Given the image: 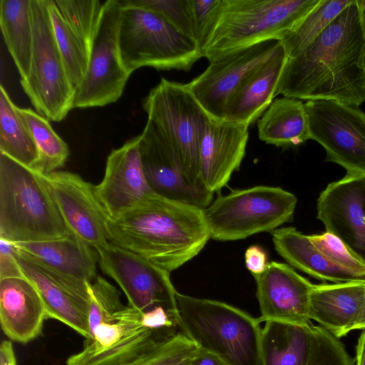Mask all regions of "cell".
<instances>
[{
  "instance_id": "6da1fadb",
  "label": "cell",
  "mask_w": 365,
  "mask_h": 365,
  "mask_svg": "<svg viewBox=\"0 0 365 365\" xmlns=\"http://www.w3.org/2000/svg\"><path fill=\"white\" fill-rule=\"evenodd\" d=\"M279 94L356 107L365 101V36L356 0L302 52L287 58Z\"/></svg>"
},
{
  "instance_id": "3957f363",
  "label": "cell",
  "mask_w": 365,
  "mask_h": 365,
  "mask_svg": "<svg viewBox=\"0 0 365 365\" xmlns=\"http://www.w3.org/2000/svg\"><path fill=\"white\" fill-rule=\"evenodd\" d=\"M71 234L43 176L0 153V238L16 244Z\"/></svg>"
},
{
  "instance_id": "d590c367",
  "label": "cell",
  "mask_w": 365,
  "mask_h": 365,
  "mask_svg": "<svg viewBox=\"0 0 365 365\" xmlns=\"http://www.w3.org/2000/svg\"><path fill=\"white\" fill-rule=\"evenodd\" d=\"M197 346L181 331L121 365H178L190 357Z\"/></svg>"
},
{
  "instance_id": "7402d4cb",
  "label": "cell",
  "mask_w": 365,
  "mask_h": 365,
  "mask_svg": "<svg viewBox=\"0 0 365 365\" xmlns=\"http://www.w3.org/2000/svg\"><path fill=\"white\" fill-rule=\"evenodd\" d=\"M48 319L42 298L25 277L0 279V322L12 341L26 344L41 332Z\"/></svg>"
},
{
  "instance_id": "7bdbcfd3",
  "label": "cell",
  "mask_w": 365,
  "mask_h": 365,
  "mask_svg": "<svg viewBox=\"0 0 365 365\" xmlns=\"http://www.w3.org/2000/svg\"><path fill=\"white\" fill-rule=\"evenodd\" d=\"M190 365H226L212 354L198 349L190 357Z\"/></svg>"
},
{
  "instance_id": "ab89813d",
  "label": "cell",
  "mask_w": 365,
  "mask_h": 365,
  "mask_svg": "<svg viewBox=\"0 0 365 365\" xmlns=\"http://www.w3.org/2000/svg\"><path fill=\"white\" fill-rule=\"evenodd\" d=\"M195 40L202 52L218 21L222 0H190Z\"/></svg>"
},
{
  "instance_id": "ac0fdd59",
  "label": "cell",
  "mask_w": 365,
  "mask_h": 365,
  "mask_svg": "<svg viewBox=\"0 0 365 365\" xmlns=\"http://www.w3.org/2000/svg\"><path fill=\"white\" fill-rule=\"evenodd\" d=\"M317 213L326 232L365 260V175L346 174L329 183L319 195Z\"/></svg>"
},
{
  "instance_id": "5bb4252c",
  "label": "cell",
  "mask_w": 365,
  "mask_h": 365,
  "mask_svg": "<svg viewBox=\"0 0 365 365\" xmlns=\"http://www.w3.org/2000/svg\"><path fill=\"white\" fill-rule=\"evenodd\" d=\"M96 251L101 269L120 287L128 305L142 312L163 307L178 314L169 272L111 242Z\"/></svg>"
},
{
  "instance_id": "7a4b0ae2",
  "label": "cell",
  "mask_w": 365,
  "mask_h": 365,
  "mask_svg": "<svg viewBox=\"0 0 365 365\" xmlns=\"http://www.w3.org/2000/svg\"><path fill=\"white\" fill-rule=\"evenodd\" d=\"M109 242L170 273L196 257L210 238L203 209L157 193L106 225Z\"/></svg>"
},
{
  "instance_id": "f546056e",
  "label": "cell",
  "mask_w": 365,
  "mask_h": 365,
  "mask_svg": "<svg viewBox=\"0 0 365 365\" xmlns=\"http://www.w3.org/2000/svg\"><path fill=\"white\" fill-rule=\"evenodd\" d=\"M0 153L33 169L38 159L34 138L2 85L0 87Z\"/></svg>"
},
{
  "instance_id": "1f68e13d",
  "label": "cell",
  "mask_w": 365,
  "mask_h": 365,
  "mask_svg": "<svg viewBox=\"0 0 365 365\" xmlns=\"http://www.w3.org/2000/svg\"><path fill=\"white\" fill-rule=\"evenodd\" d=\"M354 0H320L281 40L288 58L307 48Z\"/></svg>"
},
{
  "instance_id": "5b68a950",
  "label": "cell",
  "mask_w": 365,
  "mask_h": 365,
  "mask_svg": "<svg viewBox=\"0 0 365 365\" xmlns=\"http://www.w3.org/2000/svg\"><path fill=\"white\" fill-rule=\"evenodd\" d=\"M320 0H222L202 56L209 61L270 40L280 41Z\"/></svg>"
},
{
  "instance_id": "7dc6e473",
  "label": "cell",
  "mask_w": 365,
  "mask_h": 365,
  "mask_svg": "<svg viewBox=\"0 0 365 365\" xmlns=\"http://www.w3.org/2000/svg\"><path fill=\"white\" fill-rule=\"evenodd\" d=\"M363 31L365 36V0H356Z\"/></svg>"
},
{
  "instance_id": "9a60e30c",
  "label": "cell",
  "mask_w": 365,
  "mask_h": 365,
  "mask_svg": "<svg viewBox=\"0 0 365 365\" xmlns=\"http://www.w3.org/2000/svg\"><path fill=\"white\" fill-rule=\"evenodd\" d=\"M140 153L147 180L155 193L202 209L212 202L214 193L187 178L172 145L150 119L140 134Z\"/></svg>"
},
{
  "instance_id": "277c9868",
  "label": "cell",
  "mask_w": 365,
  "mask_h": 365,
  "mask_svg": "<svg viewBox=\"0 0 365 365\" xmlns=\"http://www.w3.org/2000/svg\"><path fill=\"white\" fill-rule=\"evenodd\" d=\"M179 328L226 365H262L258 318L227 303L177 292Z\"/></svg>"
},
{
  "instance_id": "b9f144b4",
  "label": "cell",
  "mask_w": 365,
  "mask_h": 365,
  "mask_svg": "<svg viewBox=\"0 0 365 365\" xmlns=\"http://www.w3.org/2000/svg\"><path fill=\"white\" fill-rule=\"evenodd\" d=\"M245 261L247 269L253 276L262 274L269 264L265 250L257 245H251L246 250Z\"/></svg>"
},
{
  "instance_id": "8fae6325",
  "label": "cell",
  "mask_w": 365,
  "mask_h": 365,
  "mask_svg": "<svg viewBox=\"0 0 365 365\" xmlns=\"http://www.w3.org/2000/svg\"><path fill=\"white\" fill-rule=\"evenodd\" d=\"M304 106L308 138L323 147L325 161L346 174L365 175V113L336 101L310 100Z\"/></svg>"
},
{
  "instance_id": "e0dca14e",
  "label": "cell",
  "mask_w": 365,
  "mask_h": 365,
  "mask_svg": "<svg viewBox=\"0 0 365 365\" xmlns=\"http://www.w3.org/2000/svg\"><path fill=\"white\" fill-rule=\"evenodd\" d=\"M97 195L110 218L138 207L155 192L147 180L140 153V135L113 149L104 176L96 185Z\"/></svg>"
},
{
  "instance_id": "f6af8a7d",
  "label": "cell",
  "mask_w": 365,
  "mask_h": 365,
  "mask_svg": "<svg viewBox=\"0 0 365 365\" xmlns=\"http://www.w3.org/2000/svg\"><path fill=\"white\" fill-rule=\"evenodd\" d=\"M356 365H365V331H364L357 342L356 349Z\"/></svg>"
},
{
  "instance_id": "836d02e7",
  "label": "cell",
  "mask_w": 365,
  "mask_h": 365,
  "mask_svg": "<svg viewBox=\"0 0 365 365\" xmlns=\"http://www.w3.org/2000/svg\"><path fill=\"white\" fill-rule=\"evenodd\" d=\"M61 17L88 48L98 29L104 1L53 0Z\"/></svg>"
},
{
  "instance_id": "ffe728a7",
  "label": "cell",
  "mask_w": 365,
  "mask_h": 365,
  "mask_svg": "<svg viewBox=\"0 0 365 365\" xmlns=\"http://www.w3.org/2000/svg\"><path fill=\"white\" fill-rule=\"evenodd\" d=\"M259 306L260 322L275 321L297 325L313 324L309 317V297L314 287L289 265L269 262L265 270L253 276Z\"/></svg>"
},
{
  "instance_id": "f35d334b",
  "label": "cell",
  "mask_w": 365,
  "mask_h": 365,
  "mask_svg": "<svg viewBox=\"0 0 365 365\" xmlns=\"http://www.w3.org/2000/svg\"><path fill=\"white\" fill-rule=\"evenodd\" d=\"M307 365H354L339 338L321 326H313L311 356Z\"/></svg>"
},
{
  "instance_id": "60d3db41",
  "label": "cell",
  "mask_w": 365,
  "mask_h": 365,
  "mask_svg": "<svg viewBox=\"0 0 365 365\" xmlns=\"http://www.w3.org/2000/svg\"><path fill=\"white\" fill-rule=\"evenodd\" d=\"M22 277L14 244L0 238V279Z\"/></svg>"
},
{
  "instance_id": "44dd1931",
  "label": "cell",
  "mask_w": 365,
  "mask_h": 365,
  "mask_svg": "<svg viewBox=\"0 0 365 365\" xmlns=\"http://www.w3.org/2000/svg\"><path fill=\"white\" fill-rule=\"evenodd\" d=\"M249 125L210 117L199 147V178L215 193L225 187L244 159Z\"/></svg>"
},
{
  "instance_id": "bcb514c9",
  "label": "cell",
  "mask_w": 365,
  "mask_h": 365,
  "mask_svg": "<svg viewBox=\"0 0 365 365\" xmlns=\"http://www.w3.org/2000/svg\"><path fill=\"white\" fill-rule=\"evenodd\" d=\"M355 329H365V301L357 318L353 324L352 330Z\"/></svg>"
},
{
  "instance_id": "83f0119b",
  "label": "cell",
  "mask_w": 365,
  "mask_h": 365,
  "mask_svg": "<svg viewBox=\"0 0 365 365\" xmlns=\"http://www.w3.org/2000/svg\"><path fill=\"white\" fill-rule=\"evenodd\" d=\"M260 140L277 147L300 145L308 138V122L304 103L285 97L272 101L257 123Z\"/></svg>"
},
{
  "instance_id": "603a6c76",
  "label": "cell",
  "mask_w": 365,
  "mask_h": 365,
  "mask_svg": "<svg viewBox=\"0 0 365 365\" xmlns=\"http://www.w3.org/2000/svg\"><path fill=\"white\" fill-rule=\"evenodd\" d=\"M365 301V281L314 284L309 317L337 338L352 331Z\"/></svg>"
},
{
  "instance_id": "d6a6232c",
  "label": "cell",
  "mask_w": 365,
  "mask_h": 365,
  "mask_svg": "<svg viewBox=\"0 0 365 365\" xmlns=\"http://www.w3.org/2000/svg\"><path fill=\"white\" fill-rule=\"evenodd\" d=\"M55 39L75 91L85 76L89 50L61 17L53 0H46Z\"/></svg>"
},
{
  "instance_id": "30bf717a",
  "label": "cell",
  "mask_w": 365,
  "mask_h": 365,
  "mask_svg": "<svg viewBox=\"0 0 365 365\" xmlns=\"http://www.w3.org/2000/svg\"><path fill=\"white\" fill-rule=\"evenodd\" d=\"M178 331L163 329L151 310L127 305L98 326L82 349L67 359L66 365H121Z\"/></svg>"
},
{
  "instance_id": "cb8c5ba5",
  "label": "cell",
  "mask_w": 365,
  "mask_h": 365,
  "mask_svg": "<svg viewBox=\"0 0 365 365\" xmlns=\"http://www.w3.org/2000/svg\"><path fill=\"white\" fill-rule=\"evenodd\" d=\"M14 245L31 260L66 277L83 282L97 277L96 250L73 233L60 239Z\"/></svg>"
},
{
  "instance_id": "2e32d148",
  "label": "cell",
  "mask_w": 365,
  "mask_h": 365,
  "mask_svg": "<svg viewBox=\"0 0 365 365\" xmlns=\"http://www.w3.org/2000/svg\"><path fill=\"white\" fill-rule=\"evenodd\" d=\"M41 175L70 231L96 250L107 245L109 216L97 195L96 185L68 171Z\"/></svg>"
},
{
  "instance_id": "c3c4849f",
  "label": "cell",
  "mask_w": 365,
  "mask_h": 365,
  "mask_svg": "<svg viewBox=\"0 0 365 365\" xmlns=\"http://www.w3.org/2000/svg\"><path fill=\"white\" fill-rule=\"evenodd\" d=\"M178 365H190V357L181 361Z\"/></svg>"
},
{
  "instance_id": "9c48e42d",
  "label": "cell",
  "mask_w": 365,
  "mask_h": 365,
  "mask_svg": "<svg viewBox=\"0 0 365 365\" xmlns=\"http://www.w3.org/2000/svg\"><path fill=\"white\" fill-rule=\"evenodd\" d=\"M143 108L175 151L187 178H199V147L210 118L186 84L162 78L143 100Z\"/></svg>"
},
{
  "instance_id": "8992f818",
  "label": "cell",
  "mask_w": 365,
  "mask_h": 365,
  "mask_svg": "<svg viewBox=\"0 0 365 365\" xmlns=\"http://www.w3.org/2000/svg\"><path fill=\"white\" fill-rule=\"evenodd\" d=\"M118 43L129 75L141 67L188 71L202 56L196 43L156 12L120 0Z\"/></svg>"
},
{
  "instance_id": "8d00e7d4",
  "label": "cell",
  "mask_w": 365,
  "mask_h": 365,
  "mask_svg": "<svg viewBox=\"0 0 365 365\" xmlns=\"http://www.w3.org/2000/svg\"><path fill=\"white\" fill-rule=\"evenodd\" d=\"M313 245L329 260L365 280V260L331 233L308 235Z\"/></svg>"
},
{
  "instance_id": "d4e9b609",
  "label": "cell",
  "mask_w": 365,
  "mask_h": 365,
  "mask_svg": "<svg viewBox=\"0 0 365 365\" xmlns=\"http://www.w3.org/2000/svg\"><path fill=\"white\" fill-rule=\"evenodd\" d=\"M287 58L283 46L255 71L231 100L225 119L250 125L260 118L277 96L278 83Z\"/></svg>"
},
{
  "instance_id": "4316f807",
  "label": "cell",
  "mask_w": 365,
  "mask_h": 365,
  "mask_svg": "<svg viewBox=\"0 0 365 365\" xmlns=\"http://www.w3.org/2000/svg\"><path fill=\"white\" fill-rule=\"evenodd\" d=\"M313 326L266 322L260 339L262 365H307Z\"/></svg>"
},
{
  "instance_id": "74e56055",
  "label": "cell",
  "mask_w": 365,
  "mask_h": 365,
  "mask_svg": "<svg viewBox=\"0 0 365 365\" xmlns=\"http://www.w3.org/2000/svg\"><path fill=\"white\" fill-rule=\"evenodd\" d=\"M152 10L195 42V29L190 0H128Z\"/></svg>"
},
{
  "instance_id": "d6986e66",
  "label": "cell",
  "mask_w": 365,
  "mask_h": 365,
  "mask_svg": "<svg viewBox=\"0 0 365 365\" xmlns=\"http://www.w3.org/2000/svg\"><path fill=\"white\" fill-rule=\"evenodd\" d=\"M16 251L24 276L32 282L42 298L48 319L60 321L88 339V282L55 272L31 260L16 247Z\"/></svg>"
},
{
  "instance_id": "4fadbf2b",
  "label": "cell",
  "mask_w": 365,
  "mask_h": 365,
  "mask_svg": "<svg viewBox=\"0 0 365 365\" xmlns=\"http://www.w3.org/2000/svg\"><path fill=\"white\" fill-rule=\"evenodd\" d=\"M282 48L280 41L270 40L225 54L209 61L207 68L186 86L210 118L225 119L240 88Z\"/></svg>"
},
{
  "instance_id": "52a82bcc",
  "label": "cell",
  "mask_w": 365,
  "mask_h": 365,
  "mask_svg": "<svg viewBox=\"0 0 365 365\" xmlns=\"http://www.w3.org/2000/svg\"><path fill=\"white\" fill-rule=\"evenodd\" d=\"M297 197L279 187L257 185L220 195L203 213L210 238L235 241L292 221Z\"/></svg>"
},
{
  "instance_id": "484cf974",
  "label": "cell",
  "mask_w": 365,
  "mask_h": 365,
  "mask_svg": "<svg viewBox=\"0 0 365 365\" xmlns=\"http://www.w3.org/2000/svg\"><path fill=\"white\" fill-rule=\"evenodd\" d=\"M271 235L277 253L289 264L312 277L334 283L364 280L329 260L313 245L308 235L295 227H279Z\"/></svg>"
},
{
  "instance_id": "4dcf8cb0",
  "label": "cell",
  "mask_w": 365,
  "mask_h": 365,
  "mask_svg": "<svg viewBox=\"0 0 365 365\" xmlns=\"http://www.w3.org/2000/svg\"><path fill=\"white\" fill-rule=\"evenodd\" d=\"M18 111L29 129L38 152V161L32 170L47 175L62 168L69 156V148L53 129L48 119L30 108L18 107Z\"/></svg>"
},
{
  "instance_id": "f1b7e54d",
  "label": "cell",
  "mask_w": 365,
  "mask_h": 365,
  "mask_svg": "<svg viewBox=\"0 0 365 365\" xmlns=\"http://www.w3.org/2000/svg\"><path fill=\"white\" fill-rule=\"evenodd\" d=\"M0 27L21 80L29 75L33 50L31 0H1Z\"/></svg>"
},
{
  "instance_id": "e575fe53",
  "label": "cell",
  "mask_w": 365,
  "mask_h": 365,
  "mask_svg": "<svg viewBox=\"0 0 365 365\" xmlns=\"http://www.w3.org/2000/svg\"><path fill=\"white\" fill-rule=\"evenodd\" d=\"M87 285L89 295L88 326L91 335L98 326L109 321L125 305L122 303L119 290L101 276H97L93 281L88 282Z\"/></svg>"
},
{
  "instance_id": "ee69618b",
  "label": "cell",
  "mask_w": 365,
  "mask_h": 365,
  "mask_svg": "<svg viewBox=\"0 0 365 365\" xmlns=\"http://www.w3.org/2000/svg\"><path fill=\"white\" fill-rule=\"evenodd\" d=\"M0 365H17L12 343L4 340L0 346Z\"/></svg>"
},
{
  "instance_id": "7c38bea8",
  "label": "cell",
  "mask_w": 365,
  "mask_h": 365,
  "mask_svg": "<svg viewBox=\"0 0 365 365\" xmlns=\"http://www.w3.org/2000/svg\"><path fill=\"white\" fill-rule=\"evenodd\" d=\"M120 0L104 1L87 69L75 91L73 108L100 107L117 101L130 75L123 66L118 43Z\"/></svg>"
},
{
  "instance_id": "ba28073f",
  "label": "cell",
  "mask_w": 365,
  "mask_h": 365,
  "mask_svg": "<svg viewBox=\"0 0 365 365\" xmlns=\"http://www.w3.org/2000/svg\"><path fill=\"white\" fill-rule=\"evenodd\" d=\"M31 70L21 85L38 113L59 122L73 108L75 90L55 39L46 0H31Z\"/></svg>"
}]
</instances>
